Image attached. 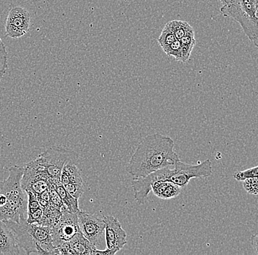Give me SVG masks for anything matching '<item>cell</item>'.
Instances as JSON below:
<instances>
[{
  "mask_svg": "<svg viewBox=\"0 0 258 255\" xmlns=\"http://www.w3.org/2000/svg\"><path fill=\"white\" fill-rule=\"evenodd\" d=\"M179 160L175 143L170 137L155 133L139 143L125 171L135 178H142L166 167H172Z\"/></svg>",
  "mask_w": 258,
  "mask_h": 255,
  "instance_id": "obj_1",
  "label": "cell"
},
{
  "mask_svg": "<svg viewBox=\"0 0 258 255\" xmlns=\"http://www.w3.org/2000/svg\"><path fill=\"white\" fill-rule=\"evenodd\" d=\"M24 168L14 166L10 168L9 176L0 182V191L7 197V202L0 207V221L20 223L27 219V195L22 187Z\"/></svg>",
  "mask_w": 258,
  "mask_h": 255,
  "instance_id": "obj_2",
  "label": "cell"
},
{
  "mask_svg": "<svg viewBox=\"0 0 258 255\" xmlns=\"http://www.w3.org/2000/svg\"><path fill=\"white\" fill-rule=\"evenodd\" d=\"M4 222L14 232L18 245L26 254H59V251L53 244L51 227L29 224L27 220L20 223Z\"/></svg>",
  "mask_w": 258,
  "mask_h": 255,
  "instance_id": "obj_3",
  "label": "cell"
},
{
  "mask_svg": "<svg viewBox=\"0 0 258 255\" xmlns=\"http://www.w3.org/2000/svg\"><path fill=\"white\" fill-rule=\"evenodd\" d=\"M220 11L224 17L236 21L252 41L258 34V0H230Z\"/></svg>",
  "mask_w": 258,
  "mask_h": 255,
  "instance_id": "obj_4",
  "label": "cell"
},
{
  "mask_svg": "<svg viewBox=\"0 0 258 255\" xmlns=\"http://www.w3.org/2000/svg\"><path fill=\"white\" fill-rule=\"evenodd\" d=\"M79 155L76 151L53 146L40 155L35 161L55 183L60 182L61 174L64 165L70 162L77 163Z\"/></svg>",
  "mask_w": 258,
  "mask_h": 255,
  "instance_id": "obj_5",
  "label": "cell"
},
{
  "mask_svg": "<svg viewBox=\"0 0 258 255\" xmlns=\"http://www.w3.org/2000/svg\"><path fill=\"white\" fill-rule=\"evenodd\" d=\"M212 163L206 160L198 165H189L178 161L172 167L165 168V181L173 182L183 189L191 179L207 178L212 175Z\"/></svg>",
  "mask_w": 258,
  "mask_h": 255,
  "instance_id": "obj_6",
  "label": "cell"
},
{
  "mask_svg": "<svg viewBox=\"0 0 258 255\" xmlns=\"http://www.w3.org/2000/svg\"><path fill=\"white\" fill-rule=\"evenodd\" d=\"M77 216L79 225L84 236L96 248L101 247L105 238L104 215L101 213L90 214L80 211L77 213Z\"/></svg>",
  "mask_w": 258,
  "mask_h": 255,
  "instance_id": "obj_7",
  "label": "cell"
},
{
  "mask_svg": "<svg viewBox=\"0 0 258 255\" xmlns=\"http://www.w3.org/2000/svg\"><path fill=\"white\" fill-rule=\"evenodd\" d=\"M81 232L77 213H72L64 209L59 220L51 228L53 244L57 248L63 243L70 241Z\"/></svg>",
  "mask_w": 258,
  "mask_h": 255,
  "instance_id": "obj_8",
  "label": "cell"
},
{
  "mask_svg": "<svg viewBox=\"0 0 258 255\" xmlns=\"http://www.w3.org/2000/svg\"><path fill=\"white\" fill-rule=\"evenodd\" d=\"M24 168L22 187L24 191H30L35 195H40L48 190L52 180L35 160L28 163Z\"/></svg>",
  "mask_w": 258,
  "mask_h": 255,
  "instance_id": "obj_9",
  "label": "cell"
},
{
  "mask_svg": "<svg viewBox=\"0 0 258 255\" xmlns=\"http://www.w3.org/2000/svg\"><path fill=\"white\" fill-rule=\"evenodd\" d=\"M30 22L31 17L27 10L22 7L13 8L6 19V36L14 39L24 36L30 29Z\"/></svg>",
  "mask_w": 258,
  "mask_h": 255,
  "instance_id": "obj_10",
  "label": "cell"
},
{
  "mask_svg": "<svg viewBox=\"0 0 258 255\" xmlns=\"http://www.w3.org/2000/svg\"><path fill=\"white\" fill-rule=\"evenodd\" d=\"M104 222L106 248L118 252L127 243L126 232L114 216H104Z\"/></svg>",
  "mask_w": 258,
  "mask_h": 255,
  "instance_id": "obj_11",
  "label": "cell"
},
{
  "mask_svg": "<svg viewBox=\"0 0 258 255\" xmlns=\"http://www.w3.org/2000/svg\"><path fill=\"white\" fill-rule=\"evenodd\" d=\"M57 249L59 254L93 255L98 248L93 246L81 232L77 233L70 241L58 247Z\"/></svg>",
  "mask_w": 258,
  "mask_h": 255,
  "instance_id": "obj_12",
  "label": "cell"
},
{
  "mask_svg": "<svg viewBox=\"0 0 258 255\" xmlns=\"http://www.w3.org/2000/svg\"><path fill=\"white\" fill-rule=\"evenodd\" d=\"M21 254L20 247L18 245L14 232L6 224L0 221V255Z\"/></svg>",
  "mask_w": 258,
  "mask_h": 255,
  "instance_id": "obj_13",
  "label": "cell"
},
{
  "mask_svg": "<svg viewBox=\"0 0 258 255\" xmlns=\"http://www.w3.org/2000/svg\"><path fill=\"white\" fill-rule=\"evenodd\" d=\"M183 188L169 181H156L151 185V190L154 195L161 199H171L181 193Z\"/></svg>",
  "mask_w": 258,
  "mask_h": 255,
  "instance_id": "obj_14",
  "label": "cell"
},
{
  "mask_svg": "<svg viewBox=\"0 0 258 255\" xmlns=\"http://www.w3.org/2000/svg\"><path fill=\"white\" fill-rule=\"evenodd\" d=\"M60 182L63 185L70 183L84 185L77 163L70 162L64 165L61 174Z\"/></svg>",
  "mask_w": 258,
  "mask_h": 255,
  "instance_id": "obj_15",
  "label": "cell"
},
{
  "mask_svg": "<svg viewBox=\"0 0 258 255\" xmlns=\"http://www.w3.org/2000/svg\"><path fill=\"white\" fill-rule=\"evenodd\" d=\"M54 185L66 209L72 213H78L80 211L79 208V199L72 196L64 188L61 182H55Z\"/></svg>",
  "mask_w": 258,
  "mask_h": 255,
  "instance_id": "obj_16",
  "label": "cell"
},
{
  "mask_svg": "<svg viewBox=\"0 0 258 255\" xmlns=\"http://www.w3.org/2000/svg\"><path fill=\"white\" fill-rule=\"evenodd\" d=\"M167 25L177 40H180L186 35H195L193 27L185 21H171Z\"/></svg>",
  "mask_w": 258,
  "mask_h": 255,
  "instance_id": "obj_17",
  "label": "cell"
},
{
  "mask_svg": "<svg viewBox=\"0 0 258 255\" xmlns=\"http://www.w3.org/2000/svg\"><path fill=\"white\" fill-rule=\"evenodd\" d=\"M182 46V62L185 63L188 61L191 52L196 45L195 35H186L180 40Z\"/></svg>",
  "mask_w": 258,
  "mask_h": 255,
  "instance_id": "obj_18",
  "label": "cell"
},
{
  "mask_svg": "<svg viewBox=\"0 0 258 255\" xmlns=\"http://www.w3.org/2000/svg\"><path fill=\"white\" fill-rule=\"evenodd\" d=\"M175 40H176V38H175V35L171 31L168 26L166 25L163 29L162 32H161L160 36L158 38V42H159L161 49L164 50V52L165 51L169 45L172 44Z\"/></svg>",
  "mask_w": 258,
  "mask_h": 255,
  "instance_id": "obj_19",
  "label": "cell"
},
{
  "mask_svg": "<svg viewBox=\"0 0 258 255\" xmlns=\"http://www.w3.org/2000/svg\"><path fill=\"white\" fill-rule=\"evenodd\" d=\"M233 177L235 180L240 182H243L247 178H258V166L246 170L235 172Z\"/></svg>",
  "mask_w": 258,
  "mask_h": 255,
  "instance_id": "obj_20",
  "label": "cell"
},
{
  "mask_svg": "<svg viewBox=\"0 0 258 255\" xmlns=\"http://www.w3.org/2000/svg\"><path fill=\"white\" fill-rule=\"evenodd\" d=\"M8 53L6 46L0 38V82L8 69Z\"/></svg>",
  "mask_w": 258,
  "mask_h": 255,
  "instance_id": "obj_21",
  "label": "cell"
},
{
  "mask_svg": "<svg viewBox=\"0 0 258 255\" xmlns=\"http://www.w3.org/2000/svg\"><path fill=\"white\" fill-rule=\"evenodd\" d=\"M164 53L168 56H172L177 61L182 62V46L180 40H175L172 44L169 45Z\"/></svg>",
  "mask_w": 258,
  "mask_h": 255,
  "instance_id": "obj_22",
  "label": "cell"
},
{
  "mask_svg": "<svg viewBox=\"0 0 258 255\" xmlns=\"http://www.w3.org/2000/svg\"><path fill=\"white\" fill-rule=\"evenodd\" d=\"M63 186L72 196L77 198V199H79L82 196V194L84 193V190H85L84 185H80V184L70 183L63 185Z\"/></svg>",
  "mask_w": 258,
  "mask_h": 255,
  "instance_id": "obj_23",
  "label": "cell"
},
{
  "mask_svg": "<svg viewBox=\"0 0 258 255\" xmlns=\"http://www.w3.org/2000/svg\"><path fill=\"white\" fill-rule=\"evenodd\" d=\"M244 190L249 194L258 195V178H247L243 181Z\"/></svg>",
  "mask_w": 258,
  "mask_h": 255,
  "instance_id": "obj_24",
  "label": "cell"
},
{
  "mask_svg": "<svg viewBox=\"0 0 258 255\" xmlns=\"http://www.w3.org/2000/svg\"><path fill=\"white\" fill-rule=\"evenodd\" d=\"M250 243H251V246L254 248L256 254H258V232L251 237Z\"/></svg>",
  "mask_w": 258,
  "mask_h": 255,
  "instance_id": "obj_25",
  "label": "cell"
},
{
  "mask_svg": "<svg viewBox=\"0 0 258 255\" xmlns=\"http://www.w3.org/2000/svg\"><path fill=\"white\" fill-rule=\"evenodd\" d=\"M116 253H117L116 251L106 248V249L104 250L96 249V251H94V253H93V255H114Z\"/></svg>",
  "mask_w": 258,
  "mask_h": 255,
  "instance_id": "obj_26",
  "label": "cell"
},
{
  "mask_svg": "<svg viewBox=\"0 0 258 255\" xmlns=\"http://www.w3.org/2000/svg\"><path fill=\"white\" fill-rule=\"evenodd\" d=\"M7 202V197L4 193H0V207L4 206Z\"/></svg>",
  "mask_w": 258,
  "mask_h": 255,
  "instance_id": "obj_27",
  "label": "cell"
},
{
  "mask_svg": "<svg viewBox=\"0 0 258 255\" xmlns=\"http://www.w3.org/2000/svg\"><path fill=\"white\" fill-rule=\"evenodd\" d=\"M253 43H254V46L258 48V34L254 37V39L252 40Z\"/></svg>",
  "mask_w": 258,
  "mask_h": 255,
  "instance_id": "obj_28",
  "label": "cell"
}]
</instances>
